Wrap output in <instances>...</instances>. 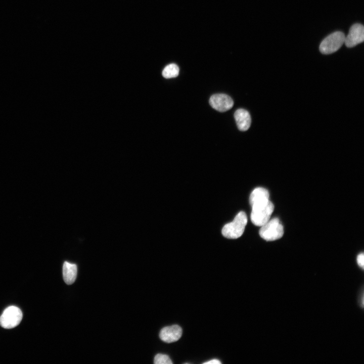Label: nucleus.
Instances as JSON below:
<instances>
[{"instance_id":"f257e3e1","label":"nucleus","mask_w":364,"mask_h":364,"mask_svg":"<svg viewBox=\"0 0 364 364\" xmlns=\"http://www.w3.org/2000/svg\"><path fill=\"white\" fill-rule=\"evenodd\" d=\"M247 223V215L244 212L241 211L238 213L233 221L223 226L222 234L226 238H238L243 234Z\"/></svg>"},{"instance_id":"f03ea898","label":"nucleus","mask_w":364,"mask_h":364,"mask_svg":"<svg viewBox=\"0 0 364 364\" xmlns=\"http://www.w3.org/2000/svg\"><path fill=\"white\" fill-rule=\"evenodd\" d=\"M283 234V226L278 218L269 219L261 226L259 230L260 237L267 241H272L280 239Z\"/></svg>"},{"instance_id":"7ed1b4c3","label":"nucleus","mask_w":364,"mask_h":364,"mask_svg":"<svg viewBox=\"0 0 364 364\" xmlns=\"http://www.w3.org/2000/svg\"><path fill=\"white\" fill-rule=\"evenodd\" d=\"M251 219L256 226H261L270 218L274 211V204L269 200L266 203L252 207Z\"/></svg>"},{"instance_id":"20e7f679","label":"nucleus","mask_w":364,"mask_h":364,"mask_svg":"<svg viewBox=\"0 0 364 364\" xmlns=\"http://www.w3.org/2000/svg\"><path fill=\"white\" fill-rule=\"evenodd\" d=\"M345 34L341 31L334 32L327 36L320 45V52L325 55L338 51L344 43Z\"/></svg>"},{"instance_id":"39448f33","label":"nucleus","mask_w":364,"mask_h":364,"mask_svg":"<svg viewBox=\"0 0 364 364\" xmlns=\"http://www.w3.org/2000/svg\"><path fill=\"white\" fill-rule=\"evenodd\" d=\"M22 316L20 308L15 306H9L0 316V325L5 329L14 328L20 323Z\"/></svg>"},{"instance_id":"423d86ee","label":"nucleus","mask_w":364,"mask_h":364,"mask_svg":"<svg viewBox=\"0 0 364 364\" xmlns=\"http://www.w3.org/2000/svg\"><path fill=\"white\" fill-rule=\"evenodd\" d=\"M364 40V27L359 23L353 24L350 27L349 33L345 36L344 43L347 48H352Z\"/></svg>"},{"instance_id":"0eeeda50","label":"nucleus","mask_w":364,"mask_h":364,"mask_svg":"<svg viewBox=\"0 0 364 364\" xmlns=\"http://www.w3.org/2000/svg\"><path fill=\"white\" fill-rule=\"evenodd\" d=\"M209 104L215 110L223 112L233 107L234 102L229 96L224 94H218L211 96Z\"/></svg>"},{"instance_id":"6e6552de","label":"nucleus","mask_w":364,"mask_h":364,"mask_svg":"<svg viewBox=\"0 0 364 364\" xmlns=\"http://www.w3.org/2000/svg\"><path fill=\"white\" fill-rule=\"evenodd\" d=\"M182 329L177 325L167 326L160 331L159 337L161 340L166 343L177 341L181 336Z\"/></svg>"},{"instance_id":"1a4fd4ad","label":"nucleus","mask_w":364,"mask_h":364,"mask_svg":"<svg viewBox=\"0 0 364 364\" xmlns=\"http://www.w3.org/2000/svg\"><path fill=\"white\" fill-rule=\"evenodd\" d=\"M234 117L238 129L241 131L247 130L251 125V119L249 113L244 109H239L234 113Z\"/></svg>"},{"instance_id":"9d476101","label":"nucleus","mask_w":364,"mask_h":364,"mask_svg":"<svg viewBox=\"0 0 364 364\" xmlns=\"http://www.w3.org/2000/svg\"><path fill=\"white\" fill-rule=\"evenodd\" d=\"M249 201L252 207L266 203L269 201V193L266 189L256 188L251 193Z\"/></svg>"},{"instance_id":"9b49d317","label":"nucleus","mask_w":364,"mask_h":364,"mask_svg":"<svg viewBox=\"0 0 364 364\" xmlns=\"http://www.w3.org/2000/svg\"><path fill=\"white\" fill-rule=\"evenodd\" d=\"M77 272V265L65 261L63 265V277L67 285L72 284L75 281Z\"/></svg>"},{"instance_id":"f8f14e48","label":"nucleus","mask_w":364,"mask_h":364,"mask_svg":"<svg viewBox=\"0 0 364 364\" xmlns=\"http://www.w3.org/2000/svg\"><path fill=\"white\" fill-rule=\"evenodd\" d=\"M179 74V68L175 64L167 65L162 71V75L165 78L176 77Z\"/></svg>"},{"instance_id":"ddd939ff","label":"nucleus","mask_w":364,"mask_h":364,"mask_svg":"<svg viewBox=\"0 0 364 364\" xmlns=\"http://www.w3.org/2000/svg\"><path fill=\"white\" fill-rule=\"evenodd\" d=\"M154 363L155 364H172V362L169 357L166 354H157L154 358Z\"/></svg>"},{"instance_id":"4468645a","label":"nucleus","mask_w":364,"mask_h":364,"mask_svg":"<svg viewBox=\"0 0 364 364\" xmlns=\"http://www.w3.org/2000/svg\"><path fill=\"white\" fill-rule=\"evenodd\" d=\"M356 261L358 266L363 269L364 266V255L363 253H361L359 254L356 258Z\"/></svg>"},{"instance_id":"2eb2a0df","label":"nucleus","mask_w":364,"mask_h":364,"mask_svg":"<svg viewBox=\"0 0 364 364\" xmlns=\"http://www.w3.org/2000/svg\"><path fill=\"white\" fill-rule=\"evenodd\" d=\"M203 363L205 364H220L221 363V362L216 359H213L210 360H209L208 361H206L204 362Z\"/></svg>"}]
</instances>
